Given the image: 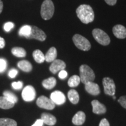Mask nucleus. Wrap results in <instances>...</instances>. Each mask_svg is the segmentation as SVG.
<instances>
[{
    "instance_id": "f257e3e1",
    "label": "nucleus",
    "mask_w": 126,
    "mask_h": 126,
    "mask_svg": "<svg viewBox=\"0 0 126 126\" xmlns=\"http://www.w3.org/2000/svg\"><path fill=\"white\" fill-rule=\"evenodd\" d=\"M77 16L82 22L85 24L92 22L94 15L92 8L89 5L83 4L79 6L76 10Z\"/></svg>"
},
{
    "instance_id": "f03ea898",
    "label": "nucleus",
    "mask_w": 126,
    "mask_h": 126,
    "mask_svg": "<svg viewBox=\"0 0 126 126\" xmlns=\"http://www.w3.org/2000/svg\"><path fill=\"white\" fill-rule=\"evenodd\" d=\"M80 79L84 84L88 82H92L95 78V75L92 69L85 64L81 65L79 68Z\"/></svg>"
},
{
    "instance_id": "7ed1b4c3",
    "label": "nucleus",
    "mask_w": 126,
    "mask_h": 126,
    "mask_svg": "<svg viewBox=\"0 0 126 126\" xmlns=\"http://www.w3.org/2000/svg\"><path fill=\"white\" fill-rule=\"evenodd\" d=\"M54 12V5L51 0H45L41 7V16L44 20H48L52 18Z\"/></svg>"
},
{
    "instance_id": "20e7f679",
    "label": "nucleus",
    "mask_w": 126,
    "mask_h": 126,
    "mask_svg": "<svg viewBox=\"0 0 126 126\" xmlns=\"http://www.w3.org/2000/svg\"><path fill=\"white\" fill-rule=\"evenodd\" d=\"M74 43L77 48L83 51H88L91 49V45L87 39L80 34H76L72 37Z\"/></svg>"
},
{
    "instance_id": "39448f33",
    "label": "nucleus",
    "mask_w": 126,
    "mask_h": 126,
    "mask_svg": "<svg viewBox=\"0 0 126 126\" xmlns=\"http://www.w3.org/2000/svg\"><path fill=\"white\" fill-rule=\"evenodd\" d=\"M92 35L97 43L103 46L109 45L110 43L109 36L106 32L100 29H94L92 31Z\"/></svg>"
},
{
    "instance_id": "423d86ee",
    "label": "nucleus",
    "mask_w": 126,
    "mask_h": 126,
    "mask_svg": "<svg viewBox=\"0 0 126 126\" xmlns=\"http://www.w3.org/2000/svg\"><path fill=\"white\" fill-rule=\"evenodd\" d=\"M102 82L105 94L109 96H114L116 92V85L112 79L105 77L103 79Z\"/></svg>"
},
{
    "instance_id": "0eeeda50",
    "label": "nucleus",
    "mask_w": 126,
    "mask_h": 126,
    "mask_svg": "<svg viewBox=\"0 0 126 126\" xmlns=\"http://www.w3.org/2000/svg\"><path fill=\"white\" fill-rule=\"evenodd\" d=\"M36 104L39 108L47 110H53L56 106V104L52 101L51 99L45 96H41L39 97L36 101Z\"/></svg>"
},
{
    "instance_id": "6e6552de",
    "label": "nucleus",
    "mask_w": 126,
    "mask_h": 126,
    "mask_svg": "<svg viewBox=\"0 0 126 126\" xmlns=\"http://www.w3.org/2000/svg\"><path fill=\"white\" fill-rule=\"evenodd\" d=\"M26 39H34L41 41V42H43L46 39V34H45V33L42 30L39 29L37 26H32V31L31 34Z\"/></svg>"
},
{
    "instance_id": "1a4fd4ad",
    "label": "nucleus",
    "mask_w": 126,
    "mask_h": 126,
    "mask_svg": "<svg viewBox=\"0 0 126 126\" xmlns=\"http://www.w3.org/2000/svg\"><path fill=\"white\" fill-rule=\"evenodd\" d=\"M22 96L25 101H33L36 97V91L31 85H28L25 87L22 93Z\"/></svg>"
},
{
    "instance_id": "9d476101",
    "label": "nucleus",
    "mask_w": 126,
    "mask_h": 126,
    "mask_svg": "<svg viewBox=\"0 0 126 126\" xmlns=\"http://www.w3.org/2000/svg\"><path fill=\"white\" fill-rule=\"evenodd\" d=\"M50 99L56 105H61L65 103L66 101L65 96L62 92L56 91L52 92L50 95Z\"/></svg>"
},
{
    "instance_id": "9b49d317",
    "label": "nucleus",
    "mask_w": 126,
    "mask_h": 126,
    "mask_svg": "<svg viewBox=\"0 0 126 126\" xmlns=\"http://www.w3.org/2000/svg\"><path fill=\"white\" fill-rule=\"evenodd\" d=\"M66 67V64L64 61L61 60H55L52 62L50 66V71L53 74H56L61 70H64Z\"/></svg>"
},
{
    "instance_id": "f8f14e48",
    "label": "nucleus",
    "mask_w": 126,
    "mask_h": 126,
    "mask_svg": "<svg viewBox=\"0 0 126 126\" xmlns=\"http://www.w3.org/2000/svg\"><path fill=\"white\" fill-rule=\"evenodd\" d=\"M85 85V89L86 92L92 95H98L100 94V88L97 83L94 82H88L86 83Z\"/></svg>"
},
{
    "instance_id": "ddd939ff",
    "label": "nucleus",
    "mask_w": 126,
    "mask_h": 126,
    "mask_svg": "<svg viewBox=\"0 0 126 126\" xmlns=\"http://www.w3.org/2000/svg\"><path fill=\"white\" fill-rule=\"evenodd\" d=\"M93 113L96 114H102L106 113V108L105 105L100 103L98 100H94L91 102Z\"/></svg>"
},
{
    "instance_id": "4468645a",
    "label": "nucleus",
    "mask_w": 126,
    "mask_h": 126,
    "mask_svg": "<svg viewBox=\"0 0 126 126\" xmlns=\"http://www.w3.org/2000/svg\"><path fill=\"white\" fill-rule=\"evenodd\" d=\"M113 33L118 39H125L126 37V28L122 25H117L113 28Z\"/></svg>"
},
{
    "instance_id": "2eb2a0df",
    "label": "nucleus",
    "mask_w": 126,
    "mask_h": 126,
    "mask_svg": "<svg viewBox=\"0 0 126 126\" xmlns=\"http://www.w3.org/2000/svg\"><path fill=\"white\" fill-rule=\"evenodd\" d=\"M86 116L84 112L79 111L77 112L72 118V123L76 126H81L85 122Z\"/></svg>"
},
{
    "instance_id": "dca6fc26",
    "label": "nucleus",
    "mask_w": 126,
    "mask_h": 126,
    "mask_svg": "<svg viewBox=\"0 0 126 126\" xmlns=\"http://www.w3.org/2000/svg\"><path fill=\"white\" fill-rule=\"evenodd\" d=\"M41 119L43 121V123L50 126H54L57 122L56 118L53 115L49 114V113H43V114H42Z\"/></svg>"
},
{
    "instance_id": "f3484780",
    "label": "nucleus",
    "mask_w": 126,
    "mask_h": 126,
    "mask_svg": "<svg viewBox=\"0 0 126 126\" xmlns=\"http://www.w3.org/2000/svg\"><path fill=\"white\" fill-rule=\"evenodd\" d=\"M57 56V52L56 48L54 47H52L48 50L45 56V61L48 63L53 62L56 59Z\"/></svg>"
},
{
    "instance_id": "a211bd4d",
    "label": "nucleus",
    "mask_w": 126,
    "mask_h": 126,
    "mask_svg": "<svg viewBox=\"0 0 126 126\" xmlns=\"http://www.w3.org/2000/svg\"><path fill=\"white\" fill-rule=\"evenodd\" d=\"M18 67L23 71L26 72H31L32 70V65L31 63L27 60L20 61L18 63Z\"/></svg>"
},
{
    "instance_id": "6ab92c4d",
    "label": "nucleus",
    "mask_w": 126,
    "mask_h": 126,
    "mask_svg": "<svg viewBox=\"0 0 126 126\" xmlns=\"http://www.w3.org/2000/svg\"><path fill=\"white\" fill-rule=\"evenodd\" d=\"M57 81L56 78L54 77H50V78L46 79L42 82V85L45 88L47 89H51L56 86Z\"/></svg>"
},
{
    "instance_id": "aec40b11",
    "label": "nucleus",
    "mask_w": 126,
    "mask_h": 126,
    "mask_svg": "<svg viewBox=\"0 0 126 126\" xmlns=\"http://www.w3.org/2000/svg\"><path fill=\"white\" fill-rule=\"evenodd\" d=\"M68 97L70 101L73 104H77L79 100V96L78 92L75 89H71L68 92Z\"/></svg>"
},
{
    "instance_id": "412c9836",
    "label": "nucleus",
    "mask_w": 126,
    "mask_h": 126,
    "mask_svg": "<svg viewBox=\"0 0 126 126\" xmlns=\"http://www.w3.org/2000/svg\"><path fill=\"white\" fill-rule=\"evenodd\" d=\"M15 103L9 101L4 96H0V108L2 109H9L13 108Z\"/></svg>"
},
{
    "instance_id": "4be33fe9",
    "label": "nucleus",
    "mask_w": 126,
    "mask_h": 126,
    "mask_svg": "<svg viewBox=\"0 0 126 126\" xmlns=\"http://www.w3.org/2000/svg\"><path fill=\"white\" fill-rule=\"evenodd\" d=\"M33 57L36 62L37 63H43L45 61V56L40 50H36L33 52Z\"/></svg>"
},
{
    "instance_id": "5701e85b",
    "label": "nucleus",
    "mask_w": 126,
    "mask_h": 126,
    "mask_svg": "<svg viewBox=\"0 0 126 126\" xmlns=\"http://www.w3.org/2000/svg\"><path fill=\"white\" fill-rule=\"evenodd\" d=\"M11 52L14 56L17 57H24L26 55V50L22 47H14L12 48Z\"/></svg>"
},
{
    "instance_id": "b1692460",
    "label": "nucleus",
    "mask_w": 126,
    "mask_h": 126,
    "mask_svg": "<svg viewBox=\"0 0 126 126\" xmlns=\"http://www.w3.org/2000/svg\"><path fill=\"white\" fill-rule=\"evenodd\" d=\"M32 31V26L29 25H24L19 29V34L20 36H23V37L27 38L30 35Z\"/></svg>"
},
{
    "instance_id": "393cba45",
    "label": "nucleus",
    "mask_w": 126,
    "mask_h": 126,
    "mask_svg": "<svg viewBox=\"0 0 126 126\" xmlns=\"http://www.w3.org/2000/svg\"><path fill=\"white\" fill-rule=\"evenodd\" d=\"M80 81H81L80 77L78 75H74L70 77L68 81V85L70 87L75 88L79 84Z\"/></svg>"
},
{
    "instance_id": "a878e982",
    "label": "nucleus",
    "mask_w": 126,
    "mask_h": 126,
    "mask_svg": "<svg viewBox=\"0 0 126 126\" xmlns=\"http://www.w3.org/2000/svg\"><path fill=\"white\" fill-rule=\"evenodd\" d=\"M0 126H17V123L13 119L1 118L0 119Z\"/></svg>"
},
{
    "instance_id": "bb28decb",
    "label": "nucleus",
    "mask_w": 126,
    "mask_h": 126,
    "mask_svg": "<svg viewBox=\"0 0 126 126\" xmlns=\"http://www.w3.org/2000/svg\"><path fill=\"white\" fill-rule=\"evenodd\" d=\"M3 94H4V96L9 101L13 103H16L18 102V97H17L15 95V94H13V93L11 92V91H4V93H3Z\"/></svg>"
},
{
    "instance_id": "cd10ccee",
    "label": "nucleus",
    "mask_w": 126,
    "mask_h": 126,
    "mask_svg": "<svg viewBox=\"0 0 126 126\" xmlns=\"http://www.w3.org/2000/svg\"><path fill=\"white\" fill-rule=\"evenodd\" d=\"M14 23L11 22H8L5 23L4 25V31L7 32H9L14 28Z\"/></svg>"
},
{
    "instance_id": "c85d7f7f",
    "label": "nucleus",
    "mask_w": 126,
    "mask_h": 126,
    "mask_svg": "<svg viewBox=\"0 0 126 126\" xmlns=\"http://www.w3.org/2000/svg\"><path fill=\"white\" fill-rule=\"evenodd\" d=\"M7 67V61L4 59H0V73L3 72Z\"/></svg>"
},
{
    "instance_id": "c756f323",
    "label": "nucleus",
    "mask_w": 126,
    "mask_h": 126,
    "mask_svg": "<svg viewBox=\"0 0 126 126\" xmlns=\"http://www.w3.org/2000/svg\"><path fill=\"white\" fill-rule=\"evenodd\" d=\"M12 86L15 89H20L23 87V82L22 81L14 82L12 83Z\"/></svg>"
},
{
    "instance_id": "7c9ffc66",
    "label": "nucleus",
    "mask_w": 126,
    "mask_h": 126,
    "mask_svg": "<svg viewBox=\"0 0 126 126\" xmlns=\"http://www.w3.org/2000/svg\"><path fill=\"white\" fill-rule=\"evenodd\" d=\"M118 102H119V103L120 104L121 106H122L123 108H124L126 109V96H121L119 98V100H118Z\"/></svg>"
},
{
    "instance_id": "2f4dec72",
    "label": "nucleus",
    "mask_w": 126,
    "mask_h": 126,
    "mask_svg": "<svg viewBox=\"0 0 126 126\" xmlns=\"http://www.w3.org/2000/svg\"><path fill=\"white\" fill-rule=\"evenodd\" d=\"M18 74V70H16V69H11L8 72V76L10 77L11 78H15V77Z\"/></svg>"
},
{
    "instance_id": "473e14b6",
    "label": "nucleus",
    "mask_w": 126,
    "mask_h": 126,
    "mask_svg": "<svg viewBox=\"0 0 126 126\" xmlns=\"http://www.w3.org/2000/svg\"><path fill=\"white\" fill-rule=\"evenodd\" d=\"M67 75H68L67 72L64 70L60 71L59 74V77L60 79H65L66 77H67Z\"/></svg>"
},
{
    "instance_id": "72a5a7b5",
    "label": "nucleus",
    "mask_w": 126,
    "mask_h": 126,
    "mask_svg": "<svg viewBox=\"0 0 126 126\" xmlns=\"http://www.w3.org/2000/svg\"><path fill=\"white\" fill-rule=\"evenodd\" d=\"M99 126H110V124L106 119H103L100 121Z\"/></svg>"
},
{
    "instance_id": "f704fd0d",
    "label": "nucleus",
    "mask_w": 126,
    "mask_h": 126,
    "mask_svg": "<svg viewBox=\"0 0 126 126\" xmlns=\"http://www.w3.org/2000/svg\"><path fill=\"white\" fill-rule=\"evenodd\" d=\"M43 122L42 119H38L36 121V122L32 126H43Z\"/></svg>"
},
{
    "instance_id": "c9c22d12",
    "label": "nucleus",
    "mask_w": 126,
    "mask_h": 126,
    "mask_svg": "<svg viewBox=\"0 0 126 126\" xmlns=\"http://www.w3.org/2000/svg\"><path fill=\"white\" fill-rule=\"evenodd\" d=\"M105 1L109 5H114L117 2V0H105Z\"/></svg>"
},
{
    "instance_id": "e433bc0d",
    "label": "nucleus",
    "mask_w": 126,
    "mask_h": 126,
    "mask_svg": "<svg viewBox=\"0 0 126 126\" xmlns=\"http://www.w3.org/2000/svg\"><path fill=\"white\" fill-rule=\"evenodd\" d=\"M5 46V41L4 39L0 36V48H3Z\"/></svg>"
},
{
    "instance_id": "4c0bfd02",
    "label": "nucleus",
    "mask_w": 126,
    "mask_h": 126,
    "mask_svg": "<svg viewBox=\"0 0 126 126\" xmlns=\"http://www.w3.org/2000/svg\"><path fill=\"white\" fill-rule=\"evenodd\" d=\"M3 9V2L1 0H0V14L2 11Z\"/></svg>"
},
{
    "instance_id": "58836bf2",
    "label": "nucleus",
    "mask_w": 126,
    "mask_h": 126,
    "mask_svg": "<svg viewBox=\"0 0 126 126\" xmlns=\"http://www.w3.org/2000/svg\"><path fill=\"white\" fill-rule=\"evenodd\" d=\"M116 96H113V99H116Z\"/></svg>"
}]
</instances>
